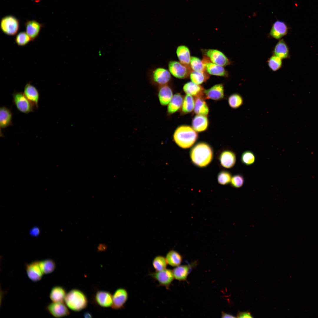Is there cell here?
I'll use <instances>...</instances> for the list:
<instances>
[{"label":"cell","mask_w":318,"mask_h":318,"mask_svg":"<svg viewBox=\"0 0 318 318\" xmlns=\"http://www.w3.org/2000/svg\"><path fill=\"white\" fill-rule=\"evenodd\" d=\"M66 306L63 302H52L47 306L46 309L54 317L61 318L67 316L69 314Z\"/></svg>","instance_id":"10"},{"label":"cell","mask_w":318,"mask_h":318,"mask_svg":"<svg viewBox=\"0 0 318 318\" xmlns=\"http://www.w3.org/2000/svg\"><path fill=\"white\" fill-rule=\"evenodd\" d=\"M282 59L274 54L272 55L267 61L269 68L273 72H275L279 69L282 66Z\"/></svg>","instance_id":"35"},{"label":"cell","mask_w":318,"mask_h":318,"mask_svg":"<svg viewBox=\"0 0 318 318\" xmlns=\"http://www.w3.org/2000/svg\"><path fill=\"white\" fill-rule=\"evenodd\" d=\"M241 159L243 164L247 165H249L254 163L255 157L254 154L251 151H246L242 153Z\"/></svg>","instance_id":"39"},{"label":"cell","mask_w":318,"mask_h":318,"mask_svg":"<svg viewBox=\"0 0 318 318\" xmlns=\"http://www.w3.org/2000/svg\"><path fill=\"white\" fill-rule=\"evenodd\" d=\"M67 294L64 289L60 286L52 288L49 294V298L52 302H63Z\"/></svg>","instance_id":"27"},{"label":"cell","mask_w":318,"mask_h":318,"mask_svg":"<svg viewBox=\"0 0 318 318\" xmlns=\"http://www.w3.org/2000/svg\"><path fill=\"white\" fill-rule=\"evenodd\" d=\"M95 299L99 305L103 307H109L112 305V296L108 292H98L95 295Z\"/></svg>","instance_id":"22"},{"label":"cell","mask_w":318,"mask_h":318,"mask_svg":"<svg viewBox=\"0 0 318 318\" xmlns=\"http://www.w3.org/2000/svg\"><path fill=\"white\" fill-rule=\"evenodd\" d=\"M107 248V246L106 244L104 243H101L98 245L97 249L98 251H105Z\"/></svg>","instance_id":"44"},{"label":"cell","mask_w":318,"mask_h":318,"mask_svg":"<svg viewBox=\"0 0 318 318\" xmlns=\"http://www.w3.org/2000/svg\"><path fill=\"white\" fill-rule=\"evenodd\" d=\"M64 302L67 306L75 311H79L87 306V300L86 297L81 291L73 289L67 294Z\"/></svg>","instance_id":"3"},{"label":"cell","mask_w":318,"mask_h":318,"mask_svg":"<svg viewBox=\"0 0 318 318\" xmlns=\"http://www.w3.org/2000/svg\"><path fill=\"white\" fill-rule=\"evenodd\" d=\"M173 96L171 88L167 85L160 86L158 92V97L161 105L165 106L168 104Z\"/></svg>","instance_id":"19"},{"label":"cell","mask_w":318,"mask_h":318,"mask_svg":"<svg viewBox=\"0 0 318 318\" xmlns=\"http://www.w3.org/2000/svg\"><path fill=\"white\" fill-rule=\"evenodd\" d=\"M228 103L230 106L232 108H237L241 106L243 103L242 97L236 93L231 95L228 98Z\"/></svg>","instance_id":"37"},{"label":"cell","mask_w":318,"mask_h":318,"mask_svg":"<svg viewBox=\"0 0 318 318\" xmlns=\"http://www.w3.org/2000/svg\"><path fill=\"white\" fill-rule=\"evenodd\" d=\"M190 65L191 68L194 71L205 72L206 69L202 60L195 57H191Z\"/></svg>","instance_id":"36"},{"label":"cell","mask_w":318,"mask_h":318,"mask_svg":"<svg viewBox=\"0 0 318 318\" xmlns=\"http://www.w3.org/2000/svg\"><path fill=\"white\" fill-rule=\"evenodd\" d=\"M176 53L179 62L189 67L191 57L189 48L185 45L179 46L176 49Z\"/></svg>","instance_id":"25"},{"label":"cell","mask_w":318,"mask_h":318,"mask_svg":"<svg viewBox=\"0 0 318 318\" xmlns=\"http://www.w3.org/2000/svg\"><path fill=\"white\" fill-rule=\"evenodd\" d=\"M128 298V293L125 289L123 288L118 289L112 296V304L111 307L116 309L122 308Z\"/></svg>","instance_id":"11"},{"label":"cell","mask_w":318,"mask_h":318,"mask_svg":"<svg viewBox=\"0 0 318 318\" xmlns=\"http://www.w3.org/2000/svg\"><path fill=\"white\" fill-rule=\"evenodd\" d=\"M168 264L165 257L161 255L155 256L152 262V265L156 271H161L166 268Z\"/></svg>","instance_id":"34"},{"label":"cell","mask_w":318,"mask_h":318,"mask_svg":"<svg viewBox=\"0 0 318 318\" xmlns=\"http://www.w3.org/2000/svg\"><path fill=\"white\" fill-rule=\"evenodd\" d=\"M168 66L170 74L178 79L186 78L191 72L190 67L183 64L180 62L171 61L169 62Z\"/></svg>","instance_id":"6"},{"label":"cell","mask_w":318,"mask_h":318,"mask_svg":"<svg viewBox=\"0 0 318 318\" xmlns=\"http://www.w3.org/2000/svg\"><path fill=\"white\" fill-rule=\"evenodd\" d=\"M39 264L44 274H48L52 273L56 267L54 261L51 259H46L39 261Z\"/></svg>","instance_id":"31"},{"label":"cell","mask_w":318,"mask_h":318,"mask_svg":"<svg viewBox=\"0 0 318 318\" xmlns=\"http://www.w3.org/2000/svg\"><path fill=\"white\" fill-rule=\"evenodd\" d=\"M195 113L197 115L207 116L209 110L203 96L196 97L194 108Z\"/></svg>","instance_id":"28"},{"label":"cell","mask_w":318,"mask_h":318,"mask_svg":"<svg viewBox=\"0 0 318 318\" xmlns=\"http://www.w3.org/2000/svg\"><path fill=\"white\" fill-rule=\"evenodd\" d=\"M288 31V27L285 23L278 20L273 24L269 34L272 37L280 40L287 34Z\"/></svg>","instance_id":"14"},{"label":"cell","mask_w":318,"mask_h":318,"mask_svg":"<svg viewBox=\"0 0 318 318\" xmlns=\"http://www.w3.org/2000/svg\"><path fill=\"white\" fill-rule=\"evenodd\" d=\"M152 77L154 82L160 86L167 85L171 78L169 71L162 67L155 69L153 72Z\"/></svg>","instance_id":"13"},{"label":"cell","mask_w":318,"mask_h":318,"mask_svg":"<svg viewBox=\"0 0 318 318\" xmlns=\"http://www.w3.org/2000/svg\"><path fill=\"white\" fill-rule=\"evenodd\" d=\"M204 93L207 99L219 100L224 97V87L222 84H217L208 89L204 90Z\"/></svg>","instance_id":"16"},{"label":"cell","mask_w":318,"mask_h":318,"mask_svg":"<svg viewBox=\"0 0 318 318\" xmlns=\"http://www.w3.org/2000/svg\"><path fill=\"white\" fill-rule=\"evenodd\" d=\"M12 114L11 111L5 107L0 108V127L4 129L12 125Z\"/></svg>","instance_id":"24"},{"label":"cell","mask_w":318,"mask_h":318,"mask_svg":"<svg viewBox=\"0 0 318 318\" xmlns=\"http://www.w3.org/2000/svg\"><path fill=\"white\" fill-rule=\"evenodd\" d=\"M183 89L186 94L195 97L203 96L204 94L203 88L201 85L196 84L192 82H189L186 83L183 86Z\"/></svg>","instance_id":"20"},{"label":"cell","mask_w":318,"mask_h":318,"mask_svg":"<svg viewBox=\"0 0 318 318\" xmlns=\"http://www.w3.org/2000/svg\"><path fill=\"white\" fill-rule=\"evenodd\" d=\"M19 26L18 19L12 15L5 16L1 21V29L2 32L7 35H16L19 30Z\"/></svg>","instance_id":"4"},{"label":"cell","mask_w":318,"mask_h":318,"mask_svg":"<svg viewBox=\"0 0 318 318\" xmlns=\"http://www.w3.org/2000/svg\"><path fill=\"white\" fill-rule=\"evenodd\" d=\"M183 100V97L180 94L177 93L173 95L168 105V113L171 114L178 111L182 107Z\"/></svg>","instance_id":"26"},{"label":"cell","mask_w":318,"mask_h":318,"mask_svg":"<svg viewBox=\"0 0 318 318\" xmlns=\"http://www.w3.org/2000/svg\"><path fill=\"white\" fill-rule=\"evenodd\" d=\"M26 271L28 278L34 282L40 280L44 274L40 268L39 261H33L27 264Z\"/></svg>","instance_id":"12"},{"label":"cell","mask_w":318,"mask_h":318,"mask_svg":"<svg viewBox=\"0 0 318 318\" xmlns=\"http://www.w3.org/2000/svg\"><path fill=\"white\" fill-rule=\"evenodd\" d=\"M84 317L86 318L87 317H91L92 315L91 314L88 312H86L84 314Z\"/></svg>","instance_id":"46"},{"label":"cell","mask_w":318,"mask_h":318,"mask_svg":"<svg viewBox=\"0 0 318 318\" xmlns=\"http://www.w3.org/2000/svg\"><path fill=\"white\" fill-rule=\"evenodd\" d=\"M191 269V266L188 265L176 266L172 270L174 278L180 281L186 280Z\"/></svg>","instance_id":"29"},{"label":"cell","mask_w":318,"mask_h":318,"mask_svg":"<svg viewBox=\"0 0 318 318\" xmlns=\"http://www.w3.org/2000/svg\"><path fill=\"white\" fill-rule=\"evenodd\" d=\"M198 138V134L193 128L186 125L178 127L173 135V139L176 143L180 147L185 149L191 147Z\"/></svg>","instance_id":"2"},{"label":"cell","mask_w":318,"mask_h":318,"mask_svg":"<svg viewBox=\"0 0 318 318\" xmlns=\"http://www.w3.org/2000/svg\"><path fill=\"white\" fill-rule=\"evenodd\" d=\"M12 95L14 104L19 111L23 113L28 114L34 111V107L23 93L15 92Z\"/></svg>","instance_id":"5"},{"label":"cell","mask_w":318,"mask_h":318,"mask_svg":"<svg viewBox=\"0 0 318 318\" xmlns=\"http://www.w3.org/2000/svg\"><path fill=\"white\" fill-rule=\"evenodd\" d=\"M236 317L238 318H252L253 317L251 313L248 311L241 312L238 311Z\"/></svg>","instance_id":"42"},{"label":"cell","mask_w":318,"mask_h":318,"mask_svg":"<svg viewBox=\"0 0 318 318\" xmlns=\"http://www.w3.org/2000/svg\"><path fill=\"white\" fill-rule=\"evenodd\" d=\"M205 55L212 62L223 67L230 64V62L227 57L222 52L215 49L206 50Z\"/></svg>","instance_id":"8"},{"label":"cell","mask_w":318,"mask_h":318,"mask_svg":"<svg viewBox=\"0 0 318 318\" xmlns=\"http://www.w3.org/2000/svg\"><path fill=\"white\" fill-rule=\"evenodd\" d=\"M165 257L168 264L172 266L180 265L182 260L181 255L174 250H171L168 251Z\"/></svg>","instance_id":"30"},{"label":"cell","mask_w":318,"mask_h":318,"mask_svg":"<svg viewBox=\"0 0 318 318\" xmlns=\"http://www.w3.org/2000/svg\"><path fill=\"white\" fill-rule=\"evenodd\" d=\"M208 125V121L206 116L197 115L192 120V127L196 132H201L205 130Z\"/></svg>","instance_id":"23"},{"label":"cell","mask_w":318,"mask_h":318,"mask_svg":"<svg viewBox=\"0 0 318 318\" xmlns=\"http://www.w3.org/2000/svg\"><path fill=\"white\" fill-rule=\"evenodd\" d=\"M190 78L193 83L200 85L206 81L209 76L205 72L193 71L190 74Z\"/></svg>","instance_id":"33"},{"label":"cell","mask_w":318,"mask_h":318,"mask_svg":"<svg viewBox=\"0 0 318 318\" xmlns=\"http://www.w3.org/2000/svg\"><path fill=\"white\" fill-rule=\"evenodd\" d=\"M221 165L224 167L229 168L233 167L236 162V155L233 151L226 150L223 151L219 156Z\"/></svg>","instance_id":"18"},{"label":"cell","mask_w":318,"mask_h":318,"mask_svg":"<svg viewBox=\"0 0 318 318\" xmlns=\"http://www.w3.org/2000/svg\"><path fill=\"white\" fill-rule=\"evenodd\" d=\"M195 100L192 96L187 94L183 100L182 106V112L184 114L190 113L194 110Z\"/></svg>","instance_id":"32"},{"label":"cell","mask_w":318,"mask_h":318,"mask_svg":"<svg viewBox=\"0 0 318 318\" xmlns=\"http://www.w3.org/2000/svg\"><path fill=\"white\" fill-rule=\"evenodd\" d=\"M40 233V230L37 227H34L32 228L30 231L31 235L34 236H38Z\"/></svg>","instance_id":"43"},{"label":"cell","mask_w":318,"mask_h":318,"mask_svg":"<svg viewBox=\"0 0 318 318\" xmlns=\"http://www.w3.org/2000/svg\"><path fill=\"white\" fill-rule=\"evenodd\" d=\"M32 41L31 39L26 32H22L18 34L16 36L15 41L17 45L24 46Z\"/></svg>","instance_id":"38"},{"label":"cell","mask_w":318,"mask_h":318,"mask_svg":"<svg viewBox=\"0 0 318 318\" xmlns=\"http://www.w3.org/2000/svg\"><path fill=\"white\" fill-rule=\"evenodd\" d=\"M230 182L232 186L235 188H238L243 185L244 179L241 175L237 174L231 178Z\"/></svg>","instance_id":"41"},{"label":"cell","mask_w":318,"mask_h":318,"mask_svg":"<svg viewBox=\"0 0 318 318\" xmlns=\"http://www.w3.org/2000/svg\"><path fill=\"white\" fill-rule=\"evenodd\" d=\"M150 275L156 280L160 285L168 289L174 278L173 271L165 269L150 273Z\"/></svg>","instance_id":"7"},{"label":"cell","mask_w":318,"mask_h":318,"mask_svg":"<svg viewBox=\"0 0 318 318\" xmlns=\"http://www.w3.org/2000/svg\"><path fill=\"white\" fill-rule=\"evenodd\" d=\"M213 153L211 147L205 143L196 144L191 149L190 156L193 163L198 167H204L211 161Z\"/></svg>","instance_id":"1"},{"label":"cell","mask_w":318,"mask_h":318,"mask_svg":"<svg viewBox=\"0 0 318 318\" xmlns=\"http://www.w3.org/2000/svg\"><path fill=\"white\" fill-rule=\"evenodd\" d=\"M23 93L34 107L38 108L39 95L37 89L30 82L28 83L24 87Z\"/></svg>","instance_id":"15"},{"label":"cell","mask_w":318,"mask_h":318,"mask_svg":"<svg viewBox=\"0 0 318 318\" xmlns=\"http://www.w3.org/2000/svg\"><path fill=\"white\" fill-rule=\"evenodd\" d=\"M221 316L222 318H235L236 317L232 315L226 313L224 312H222Z\"/></svg>","instance_id":"45"},{"label":"cell","mask_w":318,"mask_h":318,"mask_svg":"<svg viewBox=\"0 0 318 318\" xmlns=\"http://www.w3.org/2000/svg\"><path fill=\"white\" fill-rule=\"evenodd\" d=\"M273 53V54L281 59L288 57L289 56V48L283 39L279 40L274 48Z\"/></svg>","instance_id":"21"},{"label":"cell","mask_w":318,"mask_h":318,"mask_svg":"<svg viewBox=\"0 0 318 318\" xmlns=\"http://www.w3.org/2000/svg\"><path fill=\"white\" fill-rule=\"evenodd\" d=\"M231 175L228 172L223 171L219 173L217 178L218 183L221 185H225L229 183L231 181Z\"/></svg>","instance_id":"40"},{"label":"cell","mask_w":318,"mask_h":318,"mask_svg":"<svg viewBox=\"0 0 318 318\" xmlns=\"http://www.w3.org/2000/svg\"><path fill=\"white\" fill-rule=\"evenodd\" d=\"M202 61L206 71L209 74L221 77H227L228 73L223 67L212 62L207 57H204Z\"/></svg>","instance_id":"9"},{"label":"cell","mask_w":318,"mask_h":318,"mask_svg":"<svg viewBox=\"0 0 318 318\" xmlns=\"http://www.w3.org/2000/svg\"><path fill=\"white\" fill-rule=\"evenodd\" d=\"M26 32L30 37L32 41L34 40L38 37L43 25L35 20L27 21L25 24Z\"/></svg>","instance_id":"17"}]
</instances>
